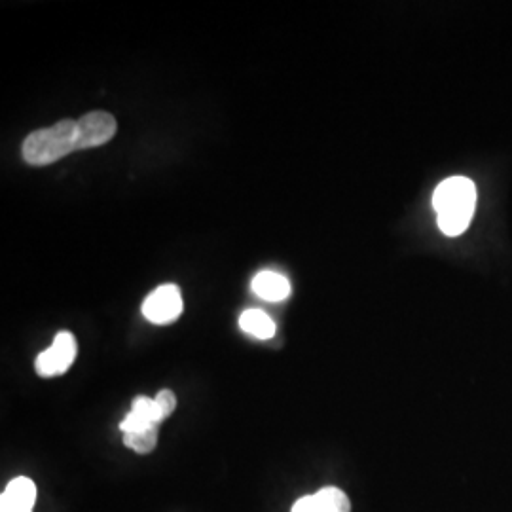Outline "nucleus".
<instances>
[{
  "mask_svg": "<svg viewBox=\"0 0 512 512\" xmlns=\"http://www.w3.org/2000/svg\"><path fill=\"white\" fill-rule=\"evenodd\" d=\"M433 207L442 234L450 238L461 236L475 215V183L467 177H450L442 181L433 194Z\"/></svg>",
  "mask_w": 512,
  "mask_h": 512,
  "instance_id": "nucleus-1",
  "label": "nucleus"
},
{
  "mask_svg": "<svg viewBox=\"0 0 512 512\" xmlns=\"http://www.w3.org/2000/svg\"><path fill=\"white\" fill-rule=\"evenodd\" d=\"M78 150L76 120H61L52 128L33 131L21 145L23 160L35 167L55 164Z\"/></svg>",
  "mask_w": 512,
  "mask_h": 512,
  "instance_id": "nucleus-2",
  "label": "nucleus"
},
{
  "mask_svg": "<svg viewBox=\"0 0 512 512\" xmlns=\"http://www.w3.org/2000/svg\"><path fill=\"white\" fill-rule=\"evenodd\" d=\"M76 338L73 332H59L54 338V344L46 351H42L35 361L38 376L42 378H54L65 374L76 359Z\"/></svg>",
  "mask_w": 512,
  "mask_h": 512,
  "instance_id": "nucleus-3",
  "label": "nucleus"
},
{
  "mask_svg": "<svg viewBox=\"0 0 512 512\" xmlns=\"http://www.w3.org/2000/svg\"><path fill=\"white\" fill-rule=\"evenodd\" d=\"M183 313V296L177 285H162L148 296L143 315L154 325H169Z\"/></svg>",
  "mask_w": 512,
  "mask_h": 512,
  "instance_id": "nucleus-4",
  "label": "nucleus"
},
{
  "mask_svg": "<svg viewBox=\"0 0 512 512\" xmlns=\"http://www.w3.org/2000/svg\"><path fill=\"white\" fill-rule=\"evenodd\" d=\"M76 131L78 150L101 147L116 135V120L105 110H92L76 120Z\"/></svg>",
  "mask_w": 512,
  "mask_h": 512,
  "instance_id": "nucleus-5",
  "label": "nucleus"
},
{
  "mask_svg": "<svg viewBox=\"0 0 512 512\" xmlns=\"http://www.w3.org/2000/svg\"><path fill=\"white\" fill-rule=\"evenodd\" d=\"M37 503V486L31 478L18 476L8 482L0 495V512H33Z\"/></svg>",
  "mask_w": 512,
  "mask_h": 512,
  "instance_id": "nucleus-6",
  "label": "nucleus"
},
{
  "mask_svg": "<svg viewBox=\"0 0 512 512\" xmlns=\"http://www.w3.org/2000/svg\"><path fill=\"white\" fill-rule=\"evenodd\" d=\"M293 512H351V503L340 488L329 486L315 494L300 497L293 505Z\"/></svg>",
  "mask_w": 512,
  "mask_h": 512,
  "instance_id": "nucleus-7",
  "label": "nucleus"
},
{
  "mask_svg": "<svg viewBox=\"0 0 512 512\" xmlns=\"http://www.w3.org/2000/svg\"><path fill=\"white\" fill-rule=\"evenodd\" d=\"M253 291L256 296L268 300V302H281L287 300L291 294V283L287 277L275 272H260L253 279Z\"/></svg>",
  "mask_w": 512,
  "mask_h": 512,
  "instance_id": "nucleus-8",
  "label": "nucleus"
},
{
  "mask_svg": "<svg viewBox=\"0 0 512 512\" xmlns=\"http://www.w3.org/2000/svg\"><path fill=\"white\" fill-rule=\"evenodd\" d=\"M239 327L258 340L274 338L275 323L270 315L260 310H245L239 317Z\"/></svg>",
  "mask_w": 512,
  "mask_h": 512,
  "instance_id": "nucleus-9",
  "label": "nucleus"
},
{
  "mask_svg": "<svg viewBox=\"0 0 512 512\" xmlns=\"http://www.w3.org/2000/svg\"><path fill=\"white\" fill-rule=\"evenodd\" d=\"M124 444L129 450H133L139 456H147L152 454L156 444H158V427H150L145 431H137V433H126L124 435Z\"/></svg>",
  "mask_w": 512,
  "mask_h": 512,
  "instance_id": "nucleus-10",
  "label": "nucleus"
},
{
  "mask_svg": "<svg viewBox=\"0 0 512 512\" xmlns=\"http://www.w3.org/2000/svg\"><path fill=\"white\" fill-rule=\"evenodd\" d=\"M131 414L139 416L141 420L147 421L150 425H160L165 420L160 406L150 397H137V399H133Z\"/></svg>",
  "mask_w": 512,
  "mask_h": 512,
  "instance_id": "nucleus-11",
  "label": "nucleus"
},
{
  "mask_svg": "<svg viewBox=\"0 0 512 512\" xmlns=\"http://www.w3.org/2000/svg\"><path fill=\"white\" fill-rule=\"evenodd\" d=\"M154 401L160 406L164 418H169V416L175 412V408H177V397H175V393L169 391V389H162V391L154 397Z\"/></svg>",
  "mask_w": 512,
  "mask_h": 512,
  "instance_id": "nucleus-12",
  "label": "nucleus"
}]
</instances>
